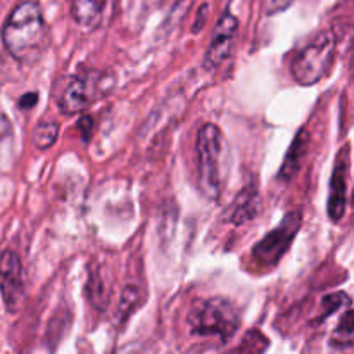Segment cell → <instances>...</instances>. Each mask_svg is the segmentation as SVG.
Here are the masks:
<instances>
[{
    "instance_id": "obj_1",
    "label": "cell",
    "mask_w": 354,
    "mask_h": 354,
    "mask_svg": "<svg viewBox=\"0 0 354 354\" xmlns=\"http://www.w3.org/2000/svg\"><path fill=\"white\" fill-rule=\"evenodd\" d=\"M2 41L19 62H33L48 45V28L40 6L33 0L17 3L2 28Z\"/></svg>"
},
{
    "instance_id": "obj_2",
    "label": "cell",
    "mask_w": 354,
    "mask_h": 354,
    "mask_svg": "<svg viewBox=\"0 0 354 354\" xmlns=\"http://www.w3.org/2000/svg\"><path fill=\"white\" fill-rule=\"evenodd\" d=\"M197 165L199 185L204 196L218 201L223 194L228 173V145L220 128L206 123L197 133Z\"/></svg>"
},
{
    "instance_id": "obj_3",
    "label": "cell",
    "mask_w": 354,
    "mask_h": 354,
    "mask_svg": "<svg viewBox=\"0 0 354 354\" xmlns=\"http://www.w3.org/2000/svg\"><path fill=\"white\" fill-rule=\"evenodd\" d=\"M187 322L194 335L216 337L221 344H227L241 328V313L237 306L225 297H207L194 301Z\"/></svg>"
},
{
    "instance_id": "obj_4",
    "label": "cell",
    "mask_w": 354,
    "mask_h": 354,
    "mask_svg": "<svg viewBox=\"0 0 354 354\" xmlns=\"http://www.w3.org/2000/svg\"><path fill=\"white\" fill-rule=\"evenodd\" d=\"M335 50H337V37L334 31H322L292 62L294 80L303 86H311L322 82L334 64Z\"/></svg>"
},
{
    "instance_id": "obj_5",
    "label": "cell",
    "mask_w": 354,
    "mask_h": 354,
    "mask_svg": "<svg viewBox=\"0 0 354 354\" xmlns=\"http://www.w3.org/2000/svg\"><path fill=\"white\" fill-rule=\"evenodd\" d=\"M106 73L92 71L88 75H75L62 80V88L57 93V106L62 114H78L92 106V102L109 93Z\"/></svg>"
},
{
    "instance_id": "obj_6",
    "label": "cell",
    "mask_w": 354,
    "mask_h": 354,
    "mask_svg": "<svg viewBox=\"0 0 354 354\" xmlns=\"http://www.w3.org/2000/svg\"><path fill=\"white\" fill-rule=\"evenodd\" d=\"M303 225L301 211H290L283 216L279 227L266 234L258 244L252 248V259L259 268H273L280 263V259L289 251L299 228Z\"/></svg>"
},
{
    "instance_id": "obj_7",
    "label": "cell",
    "mask_w": 354,
    "mask_h": 354,
    "mask_svg": "<svg viewBox=\"0 0 354 354\" xmlns=\"http://www.w3.org/2000/svg\"><path fill=\"white\" fill-rule=\"evenodd\" d=\"M237 35L239 19L230 10H227L220 17L216 28H214L213 40H211L209 47H207L206 55H204V69H207V71H216L218 68H221L232 57Z\"/></svg>"
},
{
    "instance_id": "obj_8",
    "label": "cell",
    "mask_w": 354,
    "mask_h": 354,
    "mask_svg": "<svg viewBox=\"0 0 354 354\" xmlns=\"http://www.w3.org/2000/svg\"><path fill=\"white\" fill-rule=\"evenodd\" d=\"M0 294L9 313H17L24 303L23 266L14 251L0 254Z\"/></svg>"
},
{
    "instance_id": "obj_9",
    "label": "cell",
    "mask_w": 354,
    "mask_h": 354,
    "mask_svg": "<svg viewBox=\"0 0 354 354\" xmlns=\"http://www.w3.org/2000/svg\"><path fill=\"white\" fill-rule=\"evenodd\" d=\"M349 166L346 159L339 158L330 180V196H328V216L332 221H341L346 213V194H348Z\"/></svg>"
},
{
    "instance_id": "obj_10",
    "label": "cell",
    "mask_w": 354,
    "mask_h": 354,
    "mask_svg": "<svg viewBox=\"0 0 354 354\" xmlns=\"http://www.w3.org/2000/svg\"><path fill=\"white\" fill-rule=\"evenodd\" d=\"M310 131L306 128H301L297 131L296 138L290 144L289 151H287L286 159H283V165L279 171V180L280 182H290L294 176L297 175V171L303 166L304 158H306L308 152V145H310Z\"/></svg>"
},
{
    "instance_id": "obj_11",
    "label": "cell",
    "mask_w": 354,
    "mask_h": 354,
    "mask_svg": "<svg viewBox=\"0 0 354 354\" xmlns=\"http://www.w3.org/2000/svg\"><path fill=\"white\" fill-rule=\"evenodd\" d=\"M259 213V196L258 189L254 185H249L242 190L239 196L237 203H235L234 211L230 214V221L234 225H242L251 221L252 218L258 216Z\"/></svg>"
},
{
    "instance_id": "obj_12",
    "label": "cell",
    "mask_w": 354,
    "mask_h": 354,
    "mask_svg": "<svg viewBox=\"0 0 354 354\" xmlns=\"http://www.w3.org/2000/svg\"><path fill=\"white\" fill-rule=\"evenodd\" d=\"M107 0H73L71 16L80 26H95L100 21Z\"/></svg>"
},
{
    "instance_id": "obj_13",
    "label": "cell",
    "mask_w": 354,
    "mask_h": 354,
    "mask_svg": "<svg viewBox=\"0 0 354 354\" xmlns=\"http://www.w3.org/2000/svg\"><path fill=\"white\" fill-rule=\"evenodd\" d=\"M354 341V320H353V310H346L342 315L341 322H339L337 328L334 330L330 337V346L334 349H348L353 346Z\"/></svg>"
},
{
    "instance_id": "obj_14",
    "label": "cell",
    "mask_w": 354,
    "mask_h": 354,
    "mask_svg": "<svg viewBox=\"0 0 354 354\" xmlns=\"http://www.w3.org/2000/svg\"><path fill=\"white\" fill-rule=\"evenodd\" d=\"M59 137V124L57 123H40L33 131V144L38 149L45 151L50 149L57 142Z\"/></svg>"
},
{
    "instance_id": "obj_15",
    "label": "cell",
    "mask_w": 354,
    "mask_h": 354,
    "mask_svg": "<svg viewBox=\"0 0 354 354\" xmlns=\"http://www.w3.org/2000/svg\"><path fill=\"white\" fill-rule=\"evenodd\" d=\"M266 349H268V339H266L259 330H249L248 334L244 335V339H242L237 351L263 353L266 351Z\"/></svg>"
},
{
    "instance_id": "obj_16",
    "label": "cell",
    "mask_w": 354,
    "mask_h": 354,
    "mask_svg": "<svg viewBox=\"0 0 354 354\" xmlns=\"http://www.w3.org/2000/svg\"><path fill=\"white\" fill-rule=\"evenodd\" d=\"M142 303V292L133 286L124 287L123 296H121V304H120V311L123 315H130L138 304Z\"/></svg>"
},
{
    "instance_id": "obj_17",
    "label": "cell",
    "mask_w": 354,
    "mask_h": 354,
    "mask_svg": "<svg viewBox=\"0 0 354 354\" xmlns=\"http://www.w3.org/2000/svg\"><path fill=\"white\" fill-rule=\"evenodd\" d=\"M349 303H351V301H349V297L346 296L344 292H335V294H330V296H325L324 301H322V306H324V317H332L339 308Z\"/></svg>"
},
{
    "instance_id": "obj_18",
    "label": "cell",
    "mask_w": 354,
    "mask_h": 354,
    "mask_svg": "<svg viewBox=\"0 0 354 354\" xmlns=\"http://www.w3.org/2000/svg\"><path fill=\"white\" fill-rule=\"evenodd\" d=\"M292 2L294 0H266V12L268 14L282 12V10H286Z\"/></svg>"
},
{
    "instance_id": "obj_19",
    "label": "cell",
    "mask_w": 354,
    "mask_h": 354,
    "mask_svg": "<svg viewBox=\"0 0 354 354\" xmlns=\"http://www.w3.org/2000/svg\"><path fill=\"white\" fill-rule=\"evenodd\" d=\"M37 102H38V93L37 92H28V93H24L23 97H21L19 99V107L21 109H33L35 106H37Z\"/></svg>"
},
{
    "instance_id": "obj_20",
    "label": "cell",
    "mask_w": 354,
    "mask_h": 354,
    "mask_svg": "<svg viewBox=\"0 0 354 354\" xmlns=\"http://www.w3.org/2000/svg\"><path fill=\"white\" fill-rule=\"evenodd\" d=\"M92 127H93L92 118L86 116V118H82V120L78 121V128L82 130L83 138H85V140H88V138H90V131H92Z\"/></svg>"
},
{
    "instance_id": "obj_21",
    "label": "cell",
    "mask_w": 354,
    "mask_h": 354,
    "mask_svg": "<svg viewBox=\"0 0 354 354\" xmlns=\"http://www.w3.org/2000/svg\"><path fill=\"white\" fill-rule=\"evenodd\" d=\"M10 133V123L3 114H0V140Z\"/></svg>"
}]
</instances>
